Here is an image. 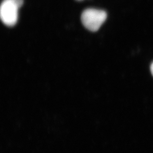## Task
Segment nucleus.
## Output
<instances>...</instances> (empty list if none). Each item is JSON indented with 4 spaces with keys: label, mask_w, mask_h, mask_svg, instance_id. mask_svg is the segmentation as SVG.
<instances>
[{
    "label": "nucleus",
    "mask_w": 153,
    "mask_h": 153,
    "mask_svg": "<svg viewBox=\"0 0 153 153\" xmlns=\"http://www.w3.org/2000/svg\"><path fill=\"white\" fill-rule=\"evenodd\" d=\"M105 11L95 9H87L82 12L81 16L82 25L91 32L98 31L106 20Z\"/></svg>",
    "instance_id": "f03ea898"
},
{
    "label": "nucleus",
    "mask_w": 153,
    "mask_h": 153,
    "mask_svg": "<svg viewBox=\"0 0 153 153\" xmlns=\"http://www.w3.org/2000/svg\"><path fill=\"white\" fill-rule=\"evenodd\" d=\"M76 1H82V0H76Z\"/></svg>",
    "instance_id": "20e7f679"
},
{
    "label": "nucleus",
    "mask_w": 153,
    "mask_h": 153,
    "mask_svg": "<svg viewBox=\"0 0 153 153\" xmlns=\"http://www.w3.org/2000/svg\"><path fill=\"white\" fill-rule=\"evenodd\" d=\"M23 0H4L0 5V19L4 25L13 27L16 24L19 10L23 4Z\"/></svg>",
    "instance_id": "f257e3e1"
},
{
    "label": "nucleus",
    "mask_w": 153,
    "mask_h": 153,
    "mask_svg": "<svg viewBox=\"0 0 153 153\" xmlns=\"http://www.w3.org/2000/svg\"><path fill=\"white\" fill-rule=\"evenodd\" d=\"M150 69L151 71V73L153 76V62L151 65Z\"/></svg>",
    "instance_id": "7ed1b4c3"
}]
</instances>
